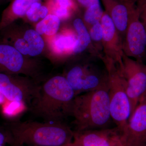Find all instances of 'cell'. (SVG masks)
<instances>
[{
	"instance_id": "d4e9b609",
	"label": "cell",
	"mask_w": 146,
	"mask_h": 146,
	"mask_svg": "<svg viewBox=\"0 0 146 146\" xmlns=\"http://www.w3.org/2000/svg\"><path fill=\"white\" fill-rule=\"evenodd\" d=\"M139 7L141 8L140 20L143 25L146 31V5L142 6H139Z\"/></svg>"
},
{
	"instance_id": "4fadbf2b",
	"label": "cell",
	"mask_w": 146,
	"mask_h": 146,
	"mask_svg": "<svg viewBox=\"0 0 146 146\" xmlns=\"http://www.w3.org/2000/svg\"><path fill=\"white\" fill-rule=\"evenodd\" d=\"M123 134L125 146H146V98L138 104Z\"/></svg>"
},
{
	"instance_id": "52a82bcc",
	"label": "cell",
	"mask_w": 146,
	"mask_h": 146,
	"mask_svg": "<svg viewBox=\"0 0 146 146\" xmlns=\"http://www.w3.org/2000/svg\"><path fill=\"white\" fill-rule=\"evenodd\" d=\"M40 83L27 76L0 72V92L7 100L21 103L28 108L37 94Z\"/></svg>"
},
{
	"instance_id": "8fae6325",
	"label": "cell",
	"mask_w": 146,
	"mask_h": 146,
	"mask_svg": "<svg viewBox=\"0 0 146 146\" xmlns=\"http://www.w3.org/2000/svg\"><path fill=\"white\" fill-rule=\"evenodd\" d=\"M74 141L83 146H125L123 131L117 126L74 131Z\"/></svg>"
},
{
	"instance_id": "9a60e30c",
	"label": "cell",
	"mask_w": 146,
	"mask_h": 146,
	"mask_svg": "<svg viewBox=\"0 0 146 146\" xmlns=\"http://www.w3.org/2000/svg\"><path fill=\"white\" fill-rule=\"evenodd\" d=\"M77 37L74 30L65 29L54 36L46 39L48 47L53 56L58 60H64L73 55Z\"/></svg>"
},
{
	"instance_id": "7a4b0ae2",
	"label": "cell",
	"mask_w": 146,
	"mask_h": 146,
	"mask_svg": "<svg viewBox=\"0 0 146 146\" xmlns=\"http://www.w3.org/2000/svg\"><path fill=\"white\" fill-rule=\"evenodd\" d=\"M9 130L15 146H62L74 140V131L64 122L18 121Z\"/></svg>"
},
{
	"instance_id": "484cf974",
	"label": "cell",
	"mask_w": 146,
	"mask_h": 146,
	"mask_svg": "<svg viewBox=\"0 0 146 146\" xmlns=\"http://www.w3.org/2000/svg\"><path fill=\"white\" fill-rule=\"evenodd\" d=\"M62 146H83L78 142L76 141H73L70 143H68Z\"/></svg>"
},
{
	"instance_id": "ba28073f",
	"label": "cell",
	"mask_w": 146,
	"mask_h": 146,
	"mask_svg": "<svg viewBox=\"0 0 146 146\" xmlns=\"http://www.w3.org/2000/svg\"><path fill=\"white\" fill-rule=\"evenodd\" d=\"M41 70V65L33 58L24 55L8 44H0V72L22 75L39 81Z\"/></svg>"
},
{
	"instance_id": "cb8c5ba5",
	"label": "cell",
	"mask_w": 146,
	"mask_h": 146,
	"mask_svg": "<svg viewBox=\"0 0 146 146\" xmlns=\"http://www.w3.org/2000/svg\"><path fill=\"white\" fill-rule=\"evenodd\" d=\"M78 6L86 9L97 4L100 3V0H74Z\"/></svg>"
},
{
	"instance_id": "277c9868",
	"label": "cell",
	"mask_w": 146,
	"mask_h": 146,
	"mask_svg": "<svg viewBox=\"0 0 146 146\" xmlns=\"http://www.w3.org/2000/svg\"><path fill=\"white\" fill-rule=\"evenodd\" d=\"M101 59L107 71L109 81L110 108L111 118L123 132L131 115V108L126 91V81L117 64L103 56Z\"/></svg>"
},
{
	"instance_id": "2e32d148",
	"label": "cell",
	"mask_w": 146,
	"mask_h": 146,
	"mask_svg": "<svg viewBox=\"0 0 146 146\" xmlns=\"http://www.w3.org/2000/svg\"><path fill=\"white\" fill-rule=\"evenodd\" d=\"M48 0H11L3 11L0 20V31L20 19L23 18L32 5Z\"/></svg>"
},
{
	"instance_id": "d6986e66",
	"label": "cell",
	"mask_w": 146,
	"mask_h": 146,
	"mask_svg": "<svg viewBox=\"0 0 146 146\" xmlns=\"http://www.w3.org/2000/svg\"><path fill=\"white\" fill-rule=\"evenodd\" d=\"M50 14L63 16L74 13L78 9L74 0H48Z\"/></svg>"
},
{
	"instance_id": "f546056e",
	"label": "cell",
	"mask_w": 146,
	"mask_h": 146,
	"mask_svg": "<svg viewBox=\"0 0 146 146\" xmlns=\"http://www.w3.org/2000/svg\"><path fill=\"white\" fill-rule=\"evenodd\" d=\"M0 146H5L2 145H0Z\"/></svg>"
},
{
	"instance_id": "f1b7e54d",
	"label": "cell",
	"mask_w": 146,
	"mask_h": 146,
	"mask_svg": "<svg viewBox=\"0 0 146 146\" xmlns=\"http://www.w3.org/2000/svg\"><path fill=\"white\" fill-rule=\"evenodd\" d=\"M7 0H0V3L3 2L5 1H6Z\"/></svg>"
},
{
	"instance_id": "3957f363",
	"label": "cell",
	"mask_w": 146,
	"mask_h": 146,
	"mask_svg": "<svg viewBox=\"0 0 146 146\" xmlns=\"http://www.w3.org/2000/svg\"><path fill=\"white\" fill-rule=\"evenodd\" d=\"M108 89H98L75 97L71 116L74 118V131L108 128L112 120Z\"/></svg>"
},
{
	"instance_id": "7402d4cb",
	"label": "cell",
	"mask_w": 146,
	"mask_h": 146,
	"mask_svg": "<svg viewBox=\"0 0 146 146\" xmlns=\"http://www.w3.org/2000/svg\"><path fill=\"white\" fill-rule=\"evenodd\" d=\"M88 31L93 46L97 52L103 56V31L101 22L93 25L88 29Z\"/></svg>"
},
{
	"instance_id": "603a6c76",
	"label": "cell",
	"mask_w": 146,
	"mask_h": 146,
	"mask_svg": "<svg viewBox=\"0 0 146 146\" xmlns=\"http://www.w3.org/2000/svg\"><path fill=\"white\" fill-rule=\"evenodd\" d=\"M21 103L7 100L3 104V111L4 114L8 116L15 115L18 112Z\"/></svg>"
},
{
	"instance_id": "ffe728a7",
	"label": "cell",
	"mask_w": 146,
	"mask_h": 146,
	"mask_svg": "<svg viewBox=\"0 0 146 146\" xmlns=\"http://www.w3.org/2000/svg\"><path fill=\"white\" fill-rule=\"evenodd\" d=\"M47 1L33 4L23 18L25 22L36 24L49 14V8Z\"/></svg>"
},
{
	"instance_id": "e0dca14e",
	"label": "cell",
	"mask_w": 146,
	"mask_h": 146,
	"mask_svg": "<svg viewBox=\"0 0 146 146\" xmlns=\"http://www.w3.org/2000/svg\"><path fill=\"white\" fill-rule=\"evenodd\" d=\"M73 27L77 35V41L73 49V54H80L86 50L90 51L91 54L100 58L102 56L94 48L88 29L81 18H77L73 22Z\"/></svg>"
},
{
	"instance_id": "ac0fdd59",
	"label": "cell",
	"mask_w": 146,
	"mask_h": 146,
	"mask_svg": "<svg viewBox=\"0 0 146 146\" xmlns=\"http://www.w3.org/2000/svg\"><path fill=\"white\" fill-rule=\"evenodd\" d=\"M61 21L57 16L49 14L35 25V31L46 39L54 36L60 29Z\"/></svg>"
},
{
	"instance_id": "6da1fadb",
	"label": "cell",
	"mask_w": 146,
	"mask_h": 146,
	"mask_svg": "<svg viewBox=\"0 0 146 146\" xmlns=\"http://www.w3.org/2000/svg\"><path fill=\"white\" fill-rule=\"evenodd\" d=\"M76 96L64 76H54L40 83L37 94L28 108L29 110L44 122H64L71 117Z\"/></svg>"
},
{
	"instance_id": "30bf717a",
	"label": "cell",
	"mask_w": 146,
	"mask_h": 146,
	"mask_svg": "<svg viewBox=\"0 0 146 146\" xmlns=\"http://www.w3.org/2000/svg\"><path fill=\"white\" fill-rule=\"evenodd\" d=\"M141 8L133 9L123 42V53L128 57L143 63L146 52V31L140 20Z\"/></svg>"
},
{
	"instance_id": "9c48e42d",
	"label": "cell",
	"mask_w": 146,
	"mask_h": 146,
	"mask_svg": "<svg viewBox=\"0 0 146 146\" xmlns=\"http://www.w3.org/2000/svg\"><path fill=\"white\" fill-rule=\"evenodd\" d=\"M119 68L125 80L131 116L138 104L146 98V65L123 54L122 65Z\"/></svg>"
},
{
	"instance_id": "4316f807",
	"label": "cell",
	"mask_w": 146,
	"mask_h": 146,
	"mask_svg": "<svg viewBox=\"0 0 146 146\" xmlns=\"http://www.w3.org/2000/svg\"><path fill=\"white\" fill-rule=\"evenodd\" d=\"M6 100L5 97L0 92V105L4 104Z\"/></svg>"
},
{
	"instance_id": "8992f818",
	"label": "cell",
	"mask_w": 146,
	"mask_h": 146,
	"mask_svg": "<svg viewBox=\"0 0 146 146\" xmlns=\"http://www.w3.org/2000/svg\"><path fill=\"white\" fill-rule=\"evenodd\" d=\"M1 32L3 43L12 46L22 54L33 58L42 54L45 49L44 39L29 26L14 22Z\"/></svg>"
},
{
	"instance_id": "83f0119b",
	"label": "cell",
	"mask_w": 146,
	"mask_h": 146,
	"mask_svg": "<svg viewBox=\"0 0 146 146\" xmlns=\"http://www.w3.org/2000/svg\"><path fill=\"white\" fill-rule=\"evenodd\" d=\"M138 3V5L140 6L146 5V0H140Z\"/></svg>"
},
{
	"instance_id": "5bb4252c",
	"label": "cell",
	"mask_w": 146,
	"mask_h": 146,
	"mask_svg": "<svg viewBox=\"0 0 146 146\" xmlns=\"http://www.w3.org/2000/svg\"><path fill=\"white\" fill-rule=\"evenodd\" d=\"M104 11L115 25L123 42L128 24L129 15L137 6V0H101Z\"/></svg>"
},
{
	"instance_id": "44dd1931",
	"label": "cell",
	"mask_w": 146,
	"mask_h": 146,
	"mask_svg": "<svg viewBox=\"0 0 146 146\" xmlns=\"http://www.w3.org/2000/svg\"><path fill=\"white\" fill-rule=\"evenodd\" d=\"M104 13V11L100 3L94 5L85 9L82 20L88 29L93 25L100 22Z\"/></svg>"
},
{
	"instance_id": "5b68a950",
	"label": "cell",
	"mask_w": 146,
	"mask_h": 146,
	"mask_svg": "<svg viewBox=\"0 0 146 146\" xmlns=\"http://www.w3.org/2000/svg\"><path fill=\"white\" fill-rule=\"evenodd\" d=\"M63 76L67 79L76 96L98 89L109 88L108 75L104 70L90 62L73 63Z\"/></svg>"
},
{
	"instance_id": "7c38bea8",
	"label": "cell",
	"mask_w": 146,
	"mask_h": 146,
	"mask_svg": "<svg viewBox=\"0 0 146 146\" xmlns=\"http://www.w3.org/2000/svg\"><path fill=\"white\" fill-rule=\"evenodd\" d=\"M103 31V55L113 60L119 68L122 65L123 40L109 15L104 11L100 21Z\"/></svg>"
}]
</instances>
